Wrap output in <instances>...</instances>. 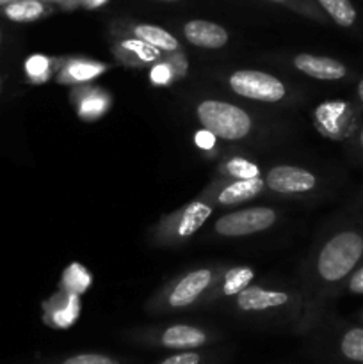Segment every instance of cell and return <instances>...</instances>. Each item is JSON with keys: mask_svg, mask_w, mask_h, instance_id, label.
<instances>
[{"mask_svg": "<svg viewBox=\"0 0 363 364\" xmlns=\"http://www.w3.org/2000/svg\"><path fill=\"white\" fill-rule=\"evenodd\" d=\"M363 263V224H347L327 237L315 256L317 281L324 287H335Z\"/></svg>", "mask_w": 363, "mask_h": 364, "instance_id": "obj_1", "label": "cell"}, {"mask_svg": "<svg viewBox=\"0 0 363 364\" xmlns=\"http://www.w3.org/2000/svg\"><path fill=\"white\" fill-rule=\"evenodd\" d=\"M196 119L214 137L242 141L253 130V119L244 109L223 100H203L196 105Z\"/></svg>", "mask_w": 363, "mask_h": 364, "instance_id": "obj_2", "label": "cell"}, {"mask_svg": "<svg viewBox=\"0 0 363 364\" xmlns=\"http://www.w3.org/2000/svg\"><path fill=\"white\" fill-rule=\"evenodd\" d=\"M228 85L235 95L262 103H276L287 96V87L274 75L258 70H237L228 77Z\"/></svg>", "mask_w": 363, "mask_h": 364, "instance_id": "obj_3", "label": "cell"}, {"mask_svg": "<svg viewBox=\"0 0 363 364\" xmlns=\"http://www.w3.org/2000/svg\"><path fill=\"white\" fill-rule=\"evenodd\" d=\"M276 220V210L267 208V206H253V208H242L219 217L214 228L221 237H249V235L270 230Z\"/></svg>", "mask_w": 363, "mask_h": 364, "instance_id": "obj_4", "label": "cell"}, {"mask_svg": "<svg viewBox=\"0 0 363 364\" xmlns=\"http://www.w3.org/2000/svg\"><path fill=\"white\" fill-rule=\"evenodd\" d=\"M263 183L276 194H306L317 187V176L305 167L274 166L263 176Z\"/></svg>", "mask_w": 363, "mask_h": 364, "instance_id": "obj_5", "label": "cell"}, {"mask_svg": "<svg viewBox=\"0 0 363 364\" xmlns=\"http://www.w3.org/2000/svg\"><path fill=\"white\" fill-rule=\"evenodd\" d=\"M214 283V272L210 269H198L185 274L171 287L164 297V304L169 309H185L194 304Z\"/></svg>", "mask_w": 363, "mask_h": 364, "instance_id": "obj_6", "label": "cell"}, {"mask_svg": "<svg viewBox=\"0 0 363 364\" xmlns=\"http://www.w3.org/2000/svg\"><path fill=\"white\" fill-rule=\"evenodd\" d=\"M295 70L299 73L312 77L315 80H344L349 75V68L342 60L326 55H313V53H298L292 59Z\"/></svg>", "mask_w": 363, "mask_h": 364, "instance_id": "obj_7", "label": "cell"}, {"mask_svg": "<svg viewBox=\"0 0 363 364\" xmlns=\"http://www.w3.org/2000/svg\"><path fill=\"white\" fill-rule=\"evenodd\" d=\"M184 38L192 46L205 50H219L228 45L230 34L223 25L210 20H189L182 25Z\"/></svg>", "mask_w": 363, "mask_h": 364, "instance_id": "obj_8", "label": "cell"}, {"mask_svg": "<svg viewBox=\"0 0 363 364\" xmlns=\"http://www.w3.org/2000/svg\"><path fill=\"white\" fill-rule=\"evenodd\" d=\"M290 301L288 294L276 290H263L260 287H248L241 294L235 295V306L241 311L262 313L269 309L283 308Z\"/></svg>", "mask_w": 363, "mask_h": 364, "instance_id": "obj_9", "label": "cell"}, {"mask_svg": "<svg viewBox=\"0 0 363 364\" xmlns=\"http://www.w3.org/2000/svg\"><path fill=\"white\" fill-rule=\"evenodd\" d=\"M125 27L130 32V36H134V39L144 43L149 48L160 50V52H178L180 50V41L177 39V36L159 25L127 23Z\"/></svg>", "mask_w": 363, "mask_h": 364, "instance_id": "obj_10", "label": "cell"}, {"mask_svg": "<svg viewBox=\"0 0 363 364\" xmlns=\"http://www.w3.org/2000/svg\"><path fill=\"white\" fill-rule=\"evenodd\" d=\"M265 183L263 178L253 176V178H238V180L231 181L226 187L221 188L219 194L216 196V203L219 205H237V203L249 201V199L256 198L260 192L263 191Z\"/></svg>", "mask_w": 363, "mask_h": 364, "instance_id": "obj_11", "label": "cell"}, {"mask_svg": "<svg viewBox=\"0 0 363 364\" xmlns=\"http://www.w3.org/2000/svg\"><path fill=\"white\" fill-rule=\"evenodd\" d=\"M206 333L205 331L198 329V327L192 326H184V323H178V326L167 327L162 333L160 338V343L167 348H196L201 347L206 343Z\"/></svg>", "mask_w": 363, "mask_h": 364, "instance_id": "obj_12", "label": "cell"}, {"mask_svg": "<svg viewBox=\"0 0 363 364\" xmlns=\"http://www.w3.org/2000/svg\"><path fill=\"white\" fill-rule=\"evenodd\" d=\"M212 215V206H209L206 203L198 201L189 205L180 215L177 217L173 224L174 235L178 238H187L191 235H194L199 228L205 224V220Z\"/></svg>", "mask_w": 363, "mask_h": 364, "instance_id": "obj_13", "label": "cell"}, {"mask_svg": "<svg viewBox=\"0 0 363 364\" xmlns=\"http://www.w3.org/2000/svg\"><path fill=\"white\" fill-rule=\"evenodd\" d=\"M48 13L50 7L45 0H14V2L2 7L4 16L11 21H16V23L36 21Z\"/></svg>", "mask_w": 363, "mask_h": 364, "instance_id": "obj_14", "label": "cell"}, {"mask_svg": "<svg viewBox=\"0 0 363 364\" xmlns=\"http://www.w3.org/2000/svg\"><path fill=\"white\" fill-rule=\"evenodd\" d=\"M326 18L342 28L354 27L358 20V11L351 0H315Z\"/></svg>", "mask_w": 363, "mask_h": 364, "instance_id": "obj_15", "label": "cell"}, {"mask_svg": "<svg viewBox=\"0 0 363 364\" xmlns=\"http://www.w3.org/2000/svg\"><path fill=\"white\" fill-rule=\"evenodd\" d=\"M340 352L349 361L363 364V327H351L342 334Z\"/></svg>", "mask_w": 363, "mask_h": 364, "instance_id": "obj_16", "label": "cell"}, {"mask_svg": "<svg viewBox=\"0 0 363 364\" xmlns=\"http://www.w3.org/2000/svg\"><path fill=\"white\" fill-rule=\"evenodd\" d=\"M253 276H255V274H253V270L246 269V267L231 270V272L226 276V281H224V284H223V294L224 295L241 294L242 290H246V288H248V283L253 279Z\"/></svg>", "mask_w": 363, "mask_h": 364, "instance_id": "obj_17", "label": "cell"}, {"mask_svg": "<svg viewBox=\"0 0 363 364\" xmlns=\"http://www.w3.org/2000/svg\"><path fill=\"white\" fill-rule=\"evenodd\" d=\"M269 2H276V4H285L290 9L298 11V13L306 14V16L313 18V20L324 21L326 20V14L320 11V7L317 6L315 0H269Z\"/></svg>", "mask_w": 363, "mask_h": 364, "instance_id": "obj_18", "label": "cell"}, {"mask_svg": "<svg viewBox=\"0 0 363 364\" xmlns=\"http://www.w3.org/2000/svg\"><path fill=\"white\" fill-rule=\"evenodd\" d=\"M102 71V66L98 64H89V63H75L68 68V73L73 75L77 80H84V78L93 77V75L100 73Z\"/></svg>", "mask_w": 363, "mask_h": 364, "instance_id": "obj_19", "label": "cell"}, {"mask_svg": "<svg viewBox=\"0 0 363 364\" xmlns=\"http://www.w3.org/2000/svg\"><path fill=\"white\" fill-rule=\"evenodd\" d=\"M63 364H117V361L102 354H78L73 358H68Z\"/></svg>", "mask_w": 363, "mask_h": 364, "instance_id": "obj_20", "label": "cell"}, {"mask_svg": "<svg viewBox=\"0 0 363 364\" xmlns=\"http://www.w3.org/2000/svg\"><path fill=\"white\" fill-rule=\"evenodd\" d=\"M345 288L352 295H363V263L347 277Z\"/></svg>", "mask_w": 363, "mask_h": 364, "instance_id": "obj_21", "label": "cell"}, {"mask_svg": "<svg viewBox=\"0 0 363 364\" xmlns=\"http://www.w3.org/2000/svg\"><path fill=\"white\" fill-rule=\"evenodd\" d=\"M228 171H230L231 174H238L242 178H253L256 176V167L255 166H249L248 162H244V160H231L230 164H228L226 167Z\"/></svg>", "mask_w": 363, "mask_h": 364, "instance_id": "obj_22", "label": "cell"}, {"mask_svg": "<svg viewBox=\"0 0 363 364\" xmlns=\"http://www.w3.org/2000/svg\"><path fill=\"white\" fill-rule=\"evenodd\" d=\"M160 364H199V355L196 352H182V354L164 359Z\"/></svg>", "mask_w": 363, "mask_h": 364, "instance_id": "obj_23", "label": "cell"}, {"mask_svg": "<svg viewBox=\"0 0 363 364\" xmlns=\"http://www.w3.org/2000/svg\"><path fill=\"white\" fill-rule=\"evenodd\" d=\"M356 144H358V149L362 151V155H363V124L359 127L358 134H356Z\"/></svg>", "mask_w": 363, "mask_h": 364, "instance_id": "obj_24", "label": "cell"}, {"mask_svg": "<svg viewBox=\"0 0 363 364\" xmlns=\"http://www.w3.org/2000/svg\"><path fill=\"white\" fill-rule=\"evenodd\" d=\"M356 96H358V100L362 102V105H363V77L359 78L358 85H356Z\"/></svg>", "mask_w": 363, "mask_h": 364, "instance_id": "obj_25", "label": "cell"}, {"mask_svg": "<svg viewBox=\"0 0 363 364\" xmlns=\"http://www.w3.org/2000/svg\"><path fill=\"white\" fill-rule=\"evenodd\" d=\"M155 2H166V4H173V2H180V0H155Z\"/></svg>", "mask_w": 363, "mask_h": 364, "instance_id": "obj_26", "label": "cell"}, {"mask_svg": "<svg viewBox=\"0 0 363 364\" xmlns=\"http://www.w3.org/2000/svg\"><path fill=\"white\" fill-rule=\"evenodd\" d=\"M11 2H14V0H0V4H2V6H7V4H11Z\"/></svg>", "mask_w": 363, "mask_h": 364, "instance_id": "obj_27", "label": "cell"}, {"mask_svg": "<svg viewBox=\"0 0 363 364\" xmlns=\"http://www.w3.org/2000/svg\"><path fill=\"white\" fill-rule=\"evenodd\" d=\"M0 45H2V31H0Z\"/></svg>", "mask_w": 363, "mask_h": 364, "instance_id": "obj_28", "label": "cell"}, {"mask_svg": "<svg viewBox=\"0 0 363 364\" xmlns=\"http://www.w3.org/2000/svg\"><path fill=\"white\" fill-rule=\"evenodd\" d=\"M362 322H363V311H362Z\"/></svg>", "mask_w": 363, "mask_h": 364, "instance_id": "obj_29", "label": "cell"}]
</instances>
